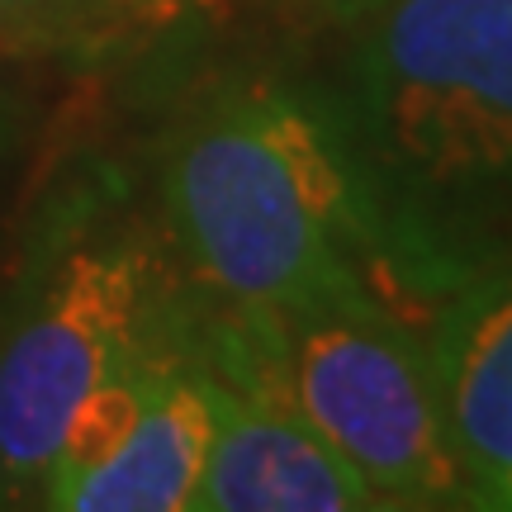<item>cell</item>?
<instances>
[{"mask_svg":"<svg viewBox=\"0 0 512 512\" xmlns=\"http://www.w3.org/2000/svg\"><path fill=\"white\" fill-rule=\"evenodd\" d=\"M166 204L195 271L256 328L361 299L342 261L347 181L285 100L242 95L185 128Z\"/></svg>","mask_w":512,"mask_h":512,"instance_id":"cell-1","label":"cell"},{"mask_svg":"<svg viewBox=\"0 0 512 512\" xmlns=\"http://www.w3.org/2000/svg\"><path fill=\"white\" fill-rule=\"evenodd\" d=\"M261 332L290 337L280 403L366 479L380 508L456 503L422 342H408L366 299L299 313Z\"/></svg>","mask_w":512,"mask_h":512,"instance_id":"cell-2","label":"cell"},{"mask_svg":"<svg viewBox=\"0 0 512 512\" xmlns=\"http://www.w3.org/2000/svg\"><path fill=\"white\" fill-rule=\"evenodd\" d=\"M361 81L394 162L427 176L512 166V0H380Z\"/></svg>","mask_w":512,"mask_h":512,"instance_id":"cell-3","label":"cell"},{"mask_svg":"<svg viewBox=\"0 0 512 512\" xmlns=\"http://www.w3.org/2000/svg\"><path fill=\"white\" fill-rule=\"evenodd\" d=\"M147 261L81 247L0 347V494L43 489L62 427L95 389L147 361Z\"/></svg>","mask_w":512,"mask_h":512,"instance_id":"cell-4","label":"cell"},{"mask_svg":"<svg viewBox=\"0 0 512 512\" xmlns=\"http://www.w3.org/2000/svg\"><path fill=\"white\" fill-rule=\"evenodd\" d=\"M209 408L195 512H356L380 508L370 484L309 422L266 389L195 375Z\"/></svg>","mask_w":512,"mask_h":512,"instance_id":"cell-5","label":"cell"},{"mask_svg":"<svg viewBox=\"0 0 512 512\" xmlns=\"http://www.w3.org/2000/svg\"><path fill=\"white\" fill-rule=\"evenodd\" d=\"M422 347L456 503L512 512V271L475 280Z\"/></svg>","mask_w":512,"mask_h":512,"instance_id":"cell-6","label":"cell"},{"mask_svg":"<svg viewBox=\"0 0 512 512\" xmlns=\"http://www.w3.org/2000/svg\"><path fill=\"white\" fill-rule=\"evenodd\" d=\"M209 408L200 380L171 361H152L143 380V403L110 456L72 479L48 508L67 512H181L190 508L200 479Z\"/></svg>","mask_w":512,"mask_h":512,"instance_id":"cell-7","label":"cell"},{"mask_svg":"<svg viewBox=\"0 0 512 512\" xmlns=\"http://www.w3.org/2000/svg\"><path fill=\"white\" fill-rule=\"evenodd\" d=\"M105 10H114V15L124 19H143V24H166V19H176L181 10H190V5H200V0H100Z\"/></svg>","mask_w":512,"mask_h":512,"instance_id":"cell-8","label":"cell"},{"mask_svg":"<svg viewBox=\"0 0 512 512\" xmlns=\"http://www.w3.org/2000/svg\"><path fill=\"white\" fill-rule=\"evenodd\" d=\"M24 5H34V0H0V15H10V10H24Z\"/></svg>","mask_w":512,"mask_h":512,"instance_id":"cell-9","label":"cell"}]
</instances>
